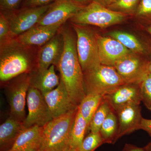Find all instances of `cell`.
<instances>
[{"label":"cell","instance_id":"cell-29","mask_svg":"<svg viewBox=\"0 0 151 151\" xmlns=\"http://www.w3.org/2000/svg\"><path fill=\"white\" fill-rule=\"evenodd\" d=\"M135 14L139 17L151 22V0H141Z\"/></svg>","mask_w":151,"mask_h":151},{"label":"cell","instance_id":"cell-30","mask_svg":"<svg viewBox=\"0 0 151 151\" xmlns=\"http://www.w3.org/2000/svg\"><path fill=\"white\" fill-rule=\"evenodd\" d=\"M10 31L8 20L1 12L0 15V42L10 38Z\"/></svg>","mask_w":151,"mask_h":151},{"label":"cell","instance_id":"cell-37","mask_svg":"<svg viewBox=\"0 0 151 151\" xmlns=\"http://www.w3.org/2000/svg\"><path fill=\"white\" fill-rule=\"evenodd\" d=\"M146 71L147 74L148 73L151 74V59L147 62V65H146Z\"/></svg>","mask_w":151,"mask_h":151},{"label":"cell","instance_id":"cell-25","mask_svg":"<svg viewBox=\"0 0 151 151\" xmlns=\"http://www.w3.org/2000/svg\"><path fill=\"white\" fill-rule=\"evenodd\" d=\"M112 110L104 99L94 113L89 124V129L92 133H99L100 128L107 116Z\"/></svg>","mask_w":151,"mask_h":151},{"label":"cell","instance_id":"cell-7","mask_svg":"<svg viewBox=\"0 0 151 151\" xmlns=\"http://www.w3.org/2000/svg\"><path fill=\"white\" fill-rule=\"evenodd\" d=\"M51 4L1 12L8 20L11 37H17L37 24Z\"/></svg>","mask_w":151,"mask_h":151},{"label":"cell","instance_id":"cell-31","mask_svg":"<svg viewBox=\"0 0 151 151\" xmlns=\"http://www.w3.org/2000/svg\"><path fill=\"white\" fill-rule=\"evenodd\" d=\"M22 0H0L1 12H7L17 9Z\"/></svg>","mask_w":151,"mask_h":151},{"label":"cell","instance_id":"cell-23","mask_svg":"<svg viewBox=\"0 0 151 151\" xmlns=\"http://www.w3.org/2000/svg\"><path fill=\"white\" fill-rule=\"evenodd\" d=\"M89 127L88 123L78 110L70 132L69 142L70 147L76 149L79 147L85 138V134Z\"/></svg>","mask_w":151,"mask_h":151},{"label":"cell","instance_id":"cell-6","mask_svg":"<svg viewBox=\"0 0 151 151\" xmlns=\"http://www.w3.org/2000/svg\"><path fill=\"white\" fill-rule=\"evenodd\" d=\"M76 35V48L83 72L100 65L96 34L82 25L73 24Z\"/></svg>","mask_w":151,"mask_h":151},{"label":"cell","instance_id":"cell-28","mask_svg":"<svg viewBox=\"0 0 151 151\" xmlns=\"http://www.w3.org/2000/svg\"><path fill=\"white\" fill-rule=\"evenodd\" d=\"M142 102L151 111V74L148 73L141 82Z\"/></svg>","mask_w":151,"mask_h":151},{"label":"cell","instance_id":"cell-21","mask_svg":"<svg viewBox=\"0 0 151 151\" xmlns=\"http://www.w3.org/2000/svg\"><path fill=\"white\" fill-rule=\"evenodd\" d=\"M119 130L118 117L115 111L111 110L103 122L100 130L104 144H114L117 141Z\"/></svg>","mask_w":151,"mask_h":151},{"label":"cell","instance_id":"cell-26","mask_svg":"<svg viewBox=\"0 0 151 151\" xmlns=\"http://www.w3.org/2000/svg\"><path fill=\"white\" fill-rule=\"evenodd\" d=\"M141 1V0H117L107 8L128 15L136 13Z\"/></svg>","mask_w":151,"mask_h":151},{"label":"cell","instance_id":"cell-34","mask_svg":"<svg viewBox=\"0 0 151 151\" xmlns=\"http://www.w3.org/2000/svg\"><path fill=\"white\" fill-rule=\"evenodd\" d=\"M122 151H146L145 148L139 147L131 144H126Z\"/></svg>","mask_w":151,"mask_h":151},{"label":"cell","instance_id":"cell-13","mask_svg":"<svg viewBox=\"0 0 151 151\" xmlns=\"http://www.w3.org/2000/svg\"><path fill=\"white\" fill-rule=\"evenodd\" d=\"M96 35L101 64L114 67L119 60L133 53L115 39Z\"/></svg>","mask_w":151,"mask_h":151},{"label":"cell","instance_id":"cell-16","mask_svg":"<svg viewBox=\"0 0 151 151\" xmlns=\"http://www.w3.org/2000/svg\"><path fill=\"white\" fill-rule=\"evenodd\" d=\"M63 46L64 40L60 28L57 33L41 48L38 57L37 70H46L52 65L57 67L62 55Z\"/></svg>","mask_w":151,"mask_h":151},{"label":"cell","instance_id":"cell-38","mask_svg":"<svg viewBox=\"0 0 151 151\" xmlns=\"http://www.w3.org/2000/svg\"><path fill=\"white\" fill-rule=\"evenodd\" d=\"M63 151H78V150L76 149L70 147H68L67 148L65 149Z\"/></svg>","mask_w":151,"mask_h":151},{"label":"cell","instance_id":"cell-40","mask_svg":"<svg viewBox=\"0 0 151 151\" xmlns=\"http://www.w3.org/2000/svg\"><path fill=\"white\" fill-rule=\"evenodd\" d=\"M147 31L151 35V26L147 28Z\"/></svg>","mask_w":151,"mask_h":151},{"label":"cell","instance_id":"cell-22","mask_svg":"<svg viewBox=\"0 0 151 151\" xmlns=\"http://www.w3.org/2000/svg\"><path fill=\"white\" fill-rule=\"evenodd\" d=\"M103 95L101 94H86L78 106V111L89 125L103 100Z\"/></svg>","mask_w":151,"mask_h":151},{"label":"cell","instance_id":"cell-33","mask_svg":"<svg viewBox=\"0 0 151 151\" xmlns=\"http://www.w3.org/2000/svg\"><path fill=\"white\" fill-rule=\"evenodd\" d=\"M141 129L147 132L151 137V119L143 118L141 124Z\"/></svg>","mask_w":151,"mask_h":151},{"label":"cell","instance_id":"cell-14","mask_svg":"<svg viewBox=\"0 0 151 151\" xmlns=\"http://www.w3.org/2000/svg\"><path fill=\"white\" fill-rule=\"evenodd\" d=\"M132 53L119 60L114 67L127 84H139L147 74L146 71L147 61H142Z\"/></svg>","mask_w":151,"mask_h":151},{"label":"cell","instance_id":"cell-12","mask_svg":"<svg viewBox=\"0 0 151 151\" xmlns=\"http://www.w3.org/2000/svg\"><path fill=\"white\" fill-rule=\"evenodd\" d=\"M42 95L53 119L78 107L71 100L60 78L58 86Z\"/></svg>","mask_w":151,"mask_h":151},{"label":"cell","instance_id":"cell-36","mask_svg":"<svg viewBox=\"0 0 151 151\" xmlns=\"http://www.w3.org/2000/svg\"><path fill=\"white\" fill-rule=\"evenodd\" d=\"M79 5L84 6L92 2V0H72Z\"/></svg>","mask_w":151,"mask_h":151},{"label":"cell","instance_id":"cell-18","mask_svg":"<svg viewBox=\"0 0 151 151\" xmlns=\"http://www.w3.org/2000/svg\"><path fill=\"white\" fill-rule=\"evenodd\" d=\"M62 27L61 25L34 27L16 37L21 43L27 46H42L51 40Z\"/></svg>","mask_w":151,"mask_h":151},{"label":"cell","instance_id":"cell-10","mask_svg":"<svg viewBox=\"0 0 151 151\" xmlns=\"http://www.w3.org/2000/svg\"><path fill=\"white\" fill-rule=\"evenodd\" d=\"M103 99L115 112L129 104L140 105L141 83L126 84L116 87L105 93Z\"/></svg>","mask_w":151,"mask_h":151},{"label":"cell","instance_id":"cell-1","mask_svg":"<svg viewBox=\"0 0 151 151\" xmlns=\"http://www.w3.org/2000/svg\"><path fill=\"white\" fill-rule=\"evenodd\" d=\"M64 40L63 51L57 66L67 92L72 101L78 106L86 96L83 71L76 48V41L71 31L60 28Z\"/></svg>","mask_w":151,"mask_h":151},{"label":"cell","instance_id":"cell-3","mask_svg":"<svg viewBox=\"0 0 151 151\" xmlns=\"http://www.w3.org/2000/svg\"><path fill=\"white\" fill-rule=\"evenodd\" d=\"M78 108L54 118L44 126L40 151H63L70 147V132Z\"/></svg>","mask_w":151,"mask_h":151},{"label":"cell","instance_id":"cell-4","mask_svg":"<svg viewBox=\"0 0 151 151\" xmlns=\"http://www.w3.org/2000/svg\"><path fill=\"white\" fill-rule=\"evenodd\" d=\"M85 94H101L127 84L115 68L100 64L83 72Z\"/></svg>","mask_w":151,"mask_h":151},{"label":"cell","instance_id":"cell-35","mask_svg":"<svg viewBox=\"0 0 151 151\" xmlns=\"http://www.w3.org/2000/svg\"><path fill=\"white\" fill-rule=\"evenodd\" d=\"M116 1L117 0H92V1L95 2L107 8Z\"/></svg>","mask_w":151,"mask_h":151},{"label":"cell","instance_id":"cell-24","mask_svg":"<svg viewBox=\"0 0 151 151\" xmlns=\"http://www.w3.org/2000/svg\"><path fill=\"white\" fill-rule=\"evenodd\" d=\"M109 35L123 45L133 52L143 53L145 49L142 43L134 36L122 31H114Z\"/></svg>","mask_w":151,"mask_h":151},{"label":"cell","instance_id":"cell-8","mask_svg":"<svg viewBox=\"0 0 151 151\" xmlns=\"http://www.w3.org/2000/svg\"><path fill=\"white\" fill-rule=\"evenodd\" d=\"M7 87L6 92L11 108V116L23 122L26 98L30 86L29 73H23L13 78Z\"/></svg>","mask_w":151,"mask_h":151},{"label":"cell","instance_id":"cell-11","mask_svg":"<svg viewBox=\"0 0 151 151\" xmlns=\"http://www.w3.org/2000/svg\"><path fill=\"white\" fill-rule=\"evenodd\" d=\"M82 7L72 0H55L37 25H62L75 16Z\"/></svg>","mask_w":151,"mask_h":151},{"label":"cell","instance_id":"cell-19","mask_svg":"<svg viewBox=\"0 0 151 151\" xmlns=\"http://www.w3.org/2000/svg\"><path fill=\"white\" fill-rule=\"evenodd\" d=\"M55 66L52 65L48 69L29 72L30 86L39 90L42 94L52 91L59 85L60 79L55 72Z\"/></svg>","mask_w":151,"mask_h":151},{"label":"cell","instance_id":"cell-9","mask_svg":"<svg viewBox=\"0 0 151 151\" xmlns=\"http://www.w3.org/2000/svg\"><path fill=\"white\" fill-rule=\"evenodd\" d=\"M27 102L29 113L23 123L24 129L34 125L43 127L53 119L43 95L37 89L29 86Z\"/></svg>","mask_w":151,"mask_h":151},{"label":"cell","instance_id":"cell-27","mask_svg":"<svg viewBox=\"0 0 151 151\" xmlns=\"http://www.w3.org/2000/svg\"><path fill=\"white\" fill-rule=\"evenodd\" d=\"M103 144L104 142L99 132H90L84 138L77 150L78 151H94Z\"/></svg>","mask_w":151,"mask_h":151},{"label":"cell","instance_id":"cell-20","mask_svg":"<svg viewBox=\"0 0 151 151\" xmlns=\"http://www.w3.org/2000/svg\"><path fill=\"white\" fill-rule=\"evenodd\" d=\"M23 123L10 116L1 125V151H8L11 148L18 136L24 129Z\"/></svg>","mask_w":151,"mask_h":151},{"label":"cell","instance_id":"cell-32","mask_svg":"<svg viewBox=\"0 0 151 151\" xmlns=\"http://www.w3.org/2000/svg\"><path fill=\"white\" fill-rule=\"evenodd\" d=\"M55 0H24L22 7H37L50 4Z\"/></svg>","mask_w":151,"mask_h":151},{"label":"cell","instance_id":"cell-17","mask_svg":"<svg viewBox=\"0 0 151 151\" xmlns=\"http://www.w3.org/2000/svg\"><path fill=\"white\" fill-rule=\"evenodd\" d=\"M43 127L34 125L24 129L8 151H40Z\"/></svg>","mask_w":151,"mask_h":151},{"label":"cell","instance_id":"cell-2","mask_svg":"<svg viewBox=\"0 0 151 151\" xmlns=\"http://www.w3.org/2000/svg\"><path fill=\"white\" fill-rule=\"evenodd\" d=\"M16 38L0 42V79L6 81L31 70L32 55L29 47Z\"/></svg>","mask_w":151,"mask_h":151},{"label":"cell","instance_id":"cell-39","mask_svg":"<svg viewBox=\"0 0 151 151\" xmlns=\"http://www.w3.org/2000/svg\"><path fill=\"white\" fill-rule=\"evenodd\" d=\"M146 151H151V142L145 147Z\"/></svg>","mask_w":151,"mask_h":151},{"label":"cell","instance_id":"cell-15","mask_svg":"<svg viewBox=\"0 0 151 151\" xmlns=\"http://www.w3.org/2000/svg\"><path fill=\"white\" fill-rule=\"evenodd\" d=\"M115 112L119 122L117 141L125 135L141 129L143 118L140 105L129 104L119 108Z\"/></svg>","mask_w":151,"mask_h":151},{"label":"cell","instance_id":"cell-5","mask_svg":"<svg viewBox=\"0 0 151 151\" xmlns=\"http://www.w3.org/2000/svg\"><path fill=\"white\" fill-rule=\"evenodd\" d=\"M127 16L92 1L82 7L70 20L76 24L92 25L104 28L120 23Z\"/></svg>","mask_w":151,"mask_h":151}]
</instances>
